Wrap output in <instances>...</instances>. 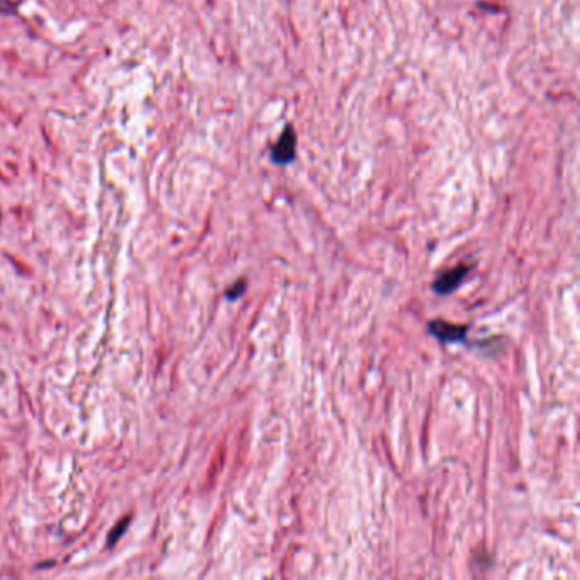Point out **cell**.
<instances>
[{"label":"cell","mask_w":580,"mask_h":580,"mask_svg":"<svg viewBox=\"0 0 580 580\" xmlns=\"http://www.w3.org/2000/svg\"><path fill=\"white\" fill-rule=\"evenodd\" d=\"M130 521H131L130 515H128V518H124V519H121V521L118 522V526H116L114 529H112L110 533V536H107V546H114L116 543H118V539L123 536L124 531L128 529V525H130Z\"/></svg>","instance_id":"obj_4"},{"label":"cell","mask_w":580,"mask_h":580,"mask_svg":"<svg viewBox=\"0 0 580 580\" xmlns=\"http://www.w3.org/2000/svg\"><path fill=\"white\" fill-rule=\"evenodd\" d=\"M296 154V133L291 126H286L283 135L279 136L277 143L272 148V160L276 164H288L295 159Z\"/></svg>","instance_id":"obj_1"},{"label":"cell","mask_w":580,"mask_h":580,"mask_svg":"<svg viewBox=\"0 0 580 580\" xmlns=\"http://www.w3.org/2000/svg\"><path fill=\"white\" fill-rule=\"evenodd\" d=\"M470 272L468 265L461 264V265H454L453 269H448L442 274H439L436 283H434V291H437L439 295H449L454 289L460 286V283L465 279L466 274Z\"/></svg>","instance_id":"obj_2"},{"label":"cell","mask_w":580,"mask_h":580,"mask_svg":"<svg viewBox=\"0 0 580 580\" xmlns=\"http://www.w3.org/2000/svg\"><path fill=\"white\" fill-rule=\"evenodd\" d=\"M244 291H245V281H239V283L233 286V288L228 289L225 295H227L228 300H237V298L242 296V293Z\"/></svg>","instance_id":"obj_5"},{"label":"cell","mask_w":580,"mask_h":580,"mask_svg":"<svg viewBox=\"0 0 580 580\" xmlns=\"http://www.w3.org/2000/svg\"><path fill=\"white\" fill-rule=\"evenodd\" d=\"M466 325H454L449 322L433 320L429 324V330L434 337H437L442 342H458L463 341L466 336Z\"/></svg>","instance_id":"obj_3"}]
</instances>
